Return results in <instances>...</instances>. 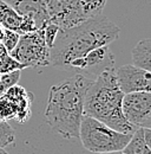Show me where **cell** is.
Instances as JSON below:
<instances>
[{"mask_svg":"<svg viewBox=\"0 0 151 154\" xmlns=\"http://www.w3.org/2000/svg\"><path fill=\"white\" fill-rule=\"evenodd\" d=\"M120 29L103 13L80 24L59 30L50 49V65L70 66L76 58L83 57L98 46L110 45L118 38Z\"/></svg>","mask_w":151,"mask_h":154,"instance_id":"1","label":"cell"},{"mask_svg":"<svg viewBox=\"0 0 151 154\" xmlns=\"http://www.w3.org/2000/svg\"><path fill=\"white\" fill-rule=\"evenodd\" d=\"M92 79L77 74L50 89L45 119L47 125L64 139L79 136L84 115V98Z\"/></svg>","mask_w":151,"mask_h":154,"instance_id":"2","label":"cell"},{"mask_svg":"<svg viewBox=\"0 0 151 154\" xmlns=\"http://www.w3.org/2000/svg\"><path fill=\"white\" fill-rule=\"evenodd\" d=\"M123 96L116 79V69H106L92 79L86 90L84 115L91 116L120 133L132 134L137 127L132 126L123 114Z\"/></svg>","mask_w":151,"mask_h":154,"instance_id":"3","label":"cell"},{"mask_svg":"<svg viewBox=\"0 0 151 154\" xmlns=\"http://www.w3.org/2000/svg\"><path fill=\"white\" fill-rule=\"evenodd\" d=\"M132 134L120 133L91 116L83 115L79 127V139L85 149L92 153L122 151Z\"/></svg>","mask_w":151,"mask_h":154,"instance_id":"4","label":"cell"},{"mask_svg":"<svg viewBox=\"0 0 151 154\" xmlns=\"http://www.w3.org/2000/svg\"><path fill=\"white\" fill-rule=\"evenodd\" d=\"M10 55L26 68L50 65V48L45 43L43 29L20 35L17 46Z\"/></svg>","mask_w":151,"mask_h":154,"instance_id":"5","label":"cell"},{"mask_svg":"<svg viewBox=\"0 0 151 154\" xmlns=\"http://www.w3.org/2000/svg\"><path fill=\"white\" fill-rule=\"evenodd\" d=\"M122 110L125 119L137 128H151L150 91H135L124 94Z\"/></svg>","mask_w":151,"mask_h":154,"instance_id":"6","label":"cell"},{"mask_svg":"<svg viewBox=\"0 0 151 154\" xmlns=\"http://www.w3.org/2000/svg\"><path fill=\"white\" fill-rule=\"evenodd\" d=\"M50 23L59 30H65L84 21L80 10V0H46Z\"/></svg>","mask_w":151,"mask_h":154,"instance_id":"7","label":"cell"},{"mask_svg":"<svg viewBox=\"0 0 151 154\" xmlns=\"http://www.w3.org/2000/svg\"><path fill=\"white\" fill-rule=\"evenodd\" d=\"M113 64L114 56L110 49V45H103L91 50L83 57L73 59L70 63V66L85 71L87 75L98 76L102 71L113 68Z\"/></svg>","mask_w":151,"mask_h":154,"instance_id":"8","label":"cell"},{"mask_svg":"<svg viewBox=\"0 0 151 154\" xmlns=\"http://www.w3.org/2000/svg\"><path fill=\"white\" fill-rule=\"evenodd\" d=\"M116 79L123 94L135 91H150V71L136 65H123L116 69Z\"/></svg>","mask_w":151,"mask_h":154,"instance_id":"9","label":"cell"},{"mask_svg":"<svg viewBox=\"0 0 151 154\" xmlns=\"http://www.w3.org/2000/svg\"><path fill=\"white\" fill-rule=\"evenodd\" d=\"M20 16H31L37 25V29H44L49 23V13L46 0H5Z\"/></svg>","mask_w":151,"mask_h":154,"instance_id":"10","label":"cell"},{"mask_svg":"<svg viewBox=\"0 0 151 154\" xmlns=\"http://www.w3.org/2000/svg\"><path fill=\"white\" fill-rule=\"evenodd\" d=\"M2 95L10 97L17 106L18 117L16 121L24 123L30 119L31 107H32V102H33V95L30 91H27L25 88L20 87L18 84H16V85L11 87L10 89H7Z\"/></svg>","mask_w":151,"mask_h":154,"instance_id":"11","label":"cell"},{"mask_svg":"<svg viewBox=\"0 0 151 154\" xmlns=\"http://www.w3.org/2000/svg\"><path fill=\"white\" fill-rule=\"evenodd\" d=\"M131 57L133 65L151 71V40L149 38L142 39L132 49Z\"/></svg>","mask_w":151,"mask_h":154,"instance_id":"12","label":"cell"},{"mask_svg":"<svg viewBox=\"0 0 151 154\" xmlns=\"http://www.w3.org/2000/svg\"><path fill=\"white\" fill-rule=\"evenodd\" d=\"M0 24L4 29L19 32L21 16L5 0H0Z\"/></svg>","mask_w":151,"mask_h":154,"instance_id":"13","label":"cell"},{"mask_svg":"<svg viewBox=\"0 0 151 154\" xmlns=\"http://www.w3.org/2000/svg\"><path fill=\"white\" fill-rule=\"evenodd\" d=\"M124 154H151L150 146L147 145L143 135V128H137L126 143V146L122 149Z\"/></svg>","mask_w":151,"mask_h":154,"instance_id":"14","label":"cell"},{"mask_svg":"<svg viewBox=\"0 0 151 154\" xmlns=\"http://www.w3.org/2000/svg\"><path fill=\"white\" fill-rule=\"evenodd\" d=\"M106 2L108 0H80V10L84 20L102 14Z\"/></svg>","mask_w":151,"mask_h":154,"instance_id":"15","label":"cell"},{"mask_svg":"<svg viewBox=\"0 0 151 154\" xmlns=\"http://www.w3.org/2000/svg\"><path fill=\"white\" fill-rule=\"evenodd\" d=\"M18 117V108L14 102L6 95L0 96V121L17 120Z\"/></svg>","mask_w":151,"mask_h":154,"instance_id":"16","label":"cell"},{"mask_svg":"<svg viewBox=\"0 0 151 154\" xmlns=\"http://www.w3.org/2000/svg\"><path fill=\"white\" fill-rule=\"evenodd\" d=\"M22 69H26V65L18 62L10 54L0 60V75L1 74H8L12 71H17V70H22Z\"/></svg>","mask_w":151,"mask_h":154,"instance_id":"17","label":"cell"},{"mask_svg":"<svg viewBox=\"0 0 151 154\" xmlns=\"http://www.w3.org/2000/svg\"><path fill=\"white\" fill-rule=\"evenodd\" d=\"M21 75V70L12 71L8 74H1L0 75V96L11 87L18 84Z\"/></svg>","mask_w":151,"mask_h":154,"instance_id":"18","label":"cell"},{"mask_svg":"<svg viewBox=\"0 0 151 154\" xmlns=\"http://www.w3.org/2000/svg\"><path fill=\"white\" fill-rule=\"evenodd\" d=\"M16 135L12 127L6 121H0V148H4L14 142Z\"/></svg>","mask_w":151,"mask_h":154,"instance_id":"19","label":"cell"},{"mask_svg":"<svg viewBox=\"0 0 151 154\" xmlns=\"http://www.w3.org/2000/svg\"><path fill=\"white\" fill-rule=\"evenodd\" d=\"M19 38H20V35H19L18 32L4 29V35H2V38H1V43L4 44V46L6 48L8 54L17 46Z\"/></svg>","mask_w":151,"mask_h":154,"instance_id":"20","label":"cell"},{"mask_svg":"<svg viewBox=\"0 0 151 154\" xmlns=\"http://www.w3.org/2000/svg\"><path fill=\"white\" fill-rule=\"evenodd\" d=\"M44 38H45V43L46 45L51 49L53 43H55V39H56L57 35H58V31H59V27L57 26L56 24L53 23H49L44 29Z\"/></svg>","mask_w":151,"mask_h":154,"instance_id":"21","label":"cell"},{"mask_svg":"<svg viewBox=\"0 0 151 154\" xmlns=\"http://www.w3.org/2000/svg\"><path fill=\"white\" fill-rule=\"evenodd\" d=\"M38 30L37 25L34 19L31 16H21V24L19 27V35H24V33H28L32 31Z\"/></svg>","mask_w":151,"mask_h":154,"instance_id":"22","label":"cell"},{"mask_svg":"<svg viewBox=\"0 0 151 154\" xmlns=\"http://www.w3.org/2000/svg\"><path fill=\"white\" fill-rule=\"evenodd\" d=\"M7 55H8V51L6 50V48L4 46V44H2L1 40H0V60L4 57H6Z\"/></svg>","mask_w":151,"mask_h":154,"instance_id":"23","label":"cell"},{"mask_svg":"<svg viewBox=\"0 0 151 154\" xmlns=\"http://www.w3.org/2000/svg\"><path fill=\"white\" fill-rule=\"evenodd\" d=\"M100 154H124L122 151H113V152H108V153H100Z\"/></svg>","mask_w":151,"mask_h":154,"instance_id":"24","label":"cell"},{"mask_svg":"<svg viewBox=\"0 0 151 154\" xmlns=\"http://www.w3.org/2000/svg\"><path fill=\"white\" fill-rule=\"evenodd\" d=\"M2 35H4V27H2L1 24H0V40L2 38Z\"/></svg>","mask_w":151,"mask_h":154,"instance_id":"25","label":"cell"},{"mask_svg":"<svg viewBox=\"0 0 151 154\" xmlns=\"http://www.w3.org/2000/svg\"><path fill=\"white\" fill-rule=\"evenodd\" d=\"M0 154H8V153H7V152H6L4 148H0Z\"/></svg>","mask_w":151,"mask_h":154,"instance_id":"26","label":"cell"}]
</instances>
